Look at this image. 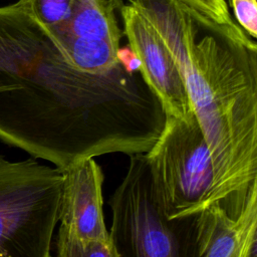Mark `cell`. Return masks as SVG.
Wrapping results in <instances>:
<instances>
[{"label":"cell","instance_id":"9","mask_svg":"<svg viewBox=\"0 0 257 257\" xmlns=\"http://www.w3.org/2000/svg\"><path fill=\"white\" fill-rule=\"evenodd\" d=\"M46 36L60 59L80 73L104 75L118 64V47L108 41L78 37L58 29L48 32Z\"/></svg>","mask_w":257,"mask_h":257},{"label":"cell","instance_id":"5","mask_svg":"<svg viewBox=\"0 0 257 257\" xmlns=\"http://www.w3.org/2000/svg\"><path fill=\"white\" fill-rule=\"evenodd\" d=\"M145 157L156 197L168 218L194 216L209 206L214 167L194 114L188 119L166 115L160 137Z\"/></svg>","mask_w":257,"mask_h":257},{"label":"cell","instance_id":"7","mask_svg":"<svg viewBox=\"0 0 257 257\" xmlns=\"http://www.w3.org/2000/svg\"><path fill=\"white\" fill-rule=\"evenodd\" d=\"M60 170L58 230L82 241H109L111 237L102 209L104 176L101 167L93 158H88Z\"/></svg>","mask_w":257,"mask_h":257},{"label":"cell","instance_id":"16","mask_svg":"<svg viewBox=\"0 0 257 257\" xmlns=\"http://www.w3.org/2000/svg\"><path fill=\"white\" fill-rule=\"evenodd\" d=\"M224 1L227 3V5H228V4H229V2H230V0H224Z\"/></svg>","mask_w":257,"mask_h":257},{"label":"cell","instance_id":"2","mask_svg":"<svg viewBox=\"0 0 257 257\" xmlns=\"http://www.w3.org/2000/svg\"><path fill=\"white\" fill-rule=\"evenodd\" d=\"M50 48L17 2L0 7V140L42 160L63 138L73 107L38 68Z\"/></svg>","mask_w":257,"mask_h":257},{"label":"cell","instance_id":"14","mask_svg":"<svg viewBox=\"0 0 257 257\" xmlns=\"http://www.w3.org/2000/svg\"><path fill=\"white\" fill-rule=\"evenodd\" d=\"M237 24L253 39L257 37V0H230Z\"/></svg>","mask_w":257,"mask_h":257},{"label":"cell","instance_id":"15","mask_svg":"<svg viewBox=\"0 0 257 257\" xmlns=\"http://www.w3.org/2000/svg\"><path fill=\"white\" fill-rule=\"evenodd\" d=\"M116 58L117 63H120L127 73L133 74L137 70H140V58L131 46L118 47L116 50Z\"/></svg>","mask_w":257,"mask_h":257},{"label":"cell","instance_id":"12","mask_svg":"<svg viewBox=\"0 0 257 257\" xmlns=\"http://www.w3.org/2000/svg\"><path fill=\"white\" fill-rule=\"evenodd\" d=\"M76 0H18V5L46 34L69 19Z\"/></svg>","mask_w":257,"mask_h":257},{"label":"cell","instance_id":"10","mask_svg":"<svg viewBox=\"0 0 257 257\" xmlns=\"http://www.w3.org/2000/svg\"><path fill=\"white\" fill-rule=\"evenodd\" d=\"M55 29L78 37L105 40L119 47L121 33L110 0H76L67 22L50 31Z\"/></svg>","mask_w":257,"mask_h":257},{"label":"cell","instance_id":"6","mask_svg":"<svg viewBox=\"0 0 257 257\" xmlns=\"http://www.w3.org/2000/svg\"><path fill=\"white\" fill-rule=\"evenodd\" d=\"M124 34L141 61L140 72L148 88L160 101L166 115L190 118L188 94L179 69L152 23L133 5L122 6Z\"/></svg>","mask_w":257,"mask_h":257},{"label":"cell","instance_id":"1","mask_svg":"<svg viewBox=\"0 0 257 257\" xmlns=\"http://www.w3.org/2000/svg\"><path fill=\"white\" fill-rule=\"evenodd\" d=\"M156 28L183 79L209 147L214 182L209 206L237 217L257 186V51L206 35L176 0H131Z\"/></svg>","mask_w":257,"mask_h":257},{"label":"cell","instance_id":"11","mask_svg":"<svg viewBox=\"0 0 257 257\" xmlns=\"http://www.w3.org/2000/svg\"><path fill=\"white\" fill-rule=\"evenodd\" d=\"M193 19L238 48L257 51L256 43L231 17L224 0H176Z\"/></svg>","mask_w":257,"mask_h":257},{"label":"cell","instance_id":"13","mask_svg":"<svg viewBox=\"0 0 257 257\" xmlns=\"http://www.w3.org/2000/svg\"><path fill=\"white\" fill-rule=\"evenodd\" d=\"M49 257H120L112 239L102 241H82L58 230L55 240V254Z\"/></svg>","mask_w":257,"mask_h":257},{"label":"cell","instance_id":"8","mask_svg":"<svg viewBox=\"0 0 257 257\" xmlns=\"http://www.w3.org/2000/svg\"><path fill=\"white\" fill-rule=\"evenodd\" d=\"M196 257H257V186L237 217L212 204L195 218Z\"/></svg>","mask_w":257,"mask_h":257},{"label":"cell","instance_id":"3","mask_svg":"<svg viewBox=\"0 0 257 257\" xmlns=\"http://www.w3.org/2000/svg\"><path fill=\"white\" fill-rule=\"evenodd\" d=\"M128 157L125 174L107 201L109 234L120 257H196V215L168 218L145 154Z\"/></svg>","mask_w":257,"mask_h":257},{"label":"cell","instance_id":"4","mask_svg":"<svg viewBox=\"0 0 257 257\" xmlns=\"http://www.w3.org/2000/svg\"><path fill=\"white\" fill-rule=\"evenodd\" d=\"M62 172L34 158L0 156V257H49Z\"/></svg>","mask_w":257,"mask_h":257}]
</instances>
